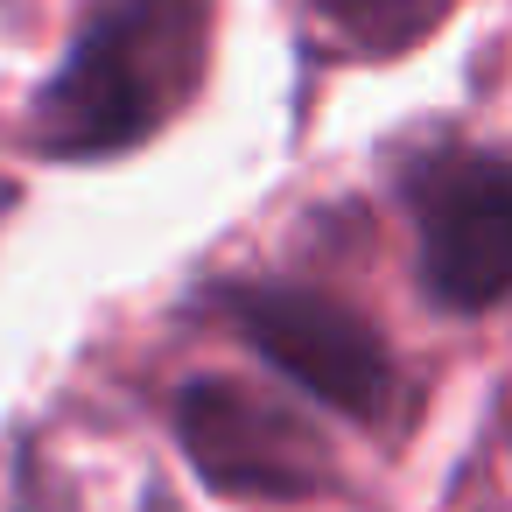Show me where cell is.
<instances>
[{
  "label": "cell",
  "mask_w": 512,
  "mask_h": 512,
  "mask_svg": "<svg viewBox=\"0 0 512 512\" xmlns=\"http://www.w3.org/2000/svg\"><path fill=\"white\" fill-rule=\"evenodd\" d=\"M421 281L442 309H491L512 295V169L491 155H442L414 183Z\"/></svg>",
  "instance_id": "4"
},
{
  "label": "cell",
  "mask_w": 512,
  "mask_h": 512,
  "mask_svg": "<svg viewBox=\"0 0 512 512\" xmlns=\"http://www.w3.org/2000/svg\"><path fill=\"white\" fill-rule=\"evenodd\" d=\"M204 64V0H113L36 99L43 155H120L148 141Z\"/></svg>",
  "instance_id": "1"
},
{
  "label": "cell",
  "mask_w": 512,
  "mask_h": 512,
  "mask_svg": "<svg viewBox=\"0 0 512 512\" xmlns=\"http://www.w3.org/2000/svg\"><path fill=\"white\" fill-rule=\"evenodd\" d=\"M176 435H183L197 477L225 498L281 505V498H316L330 484L323 435L239 379H190L176 393Z\"/></svg>",
  "instance_id": "2"
},
{
  "label": "cell",
  "mask_w": 512,
  "mask_h": 512,
  "mask_svg": "<svg viewBox=\"0 0 512 512\" xmlns=\"http://www.w3.org/2000/svg\"><path fill=\"white\" fill-rule=\"evenodd\" d=\"M232 323L281 379H295L323 407L372 421L393 400V358H386L379 330L316 288H281V281L232 288Z\"/></svg>",
  "instance_id": "3"
},
{
  "label": "cell",
  "mask_w": 512,
  "mask_h": 512,
  "mask_svg": "<svg viewBox=\"0 0 512 512\" xmlns=\"http://www.w3.org/2000/svg\"><path fill=\"white\" fill-rule=\"evenodd\" d=\"M456 0H302L309 29L351 57H400L449 22Z\"/></svg>",
  "instance_id": "5"
}]
</instances>
